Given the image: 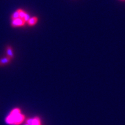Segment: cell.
I'll return each mask as SVG.
<instances>
[{
	"label": "cell",
	"instance_id": "cell-1",
	"mask_svg": "<svg viewBox=\"0 0 125 125\" xmlns=\"http://www.w3.org/2000/svg\"><path fill=\"white\" fill-rule=\"evenodd\" d=\"M25 119V116L21 113L19 108L12 109L9 115L5 119V121L10 125H19Z\"/></svg>",
	"mask_w": 125,
	"mask_h": 125
},
{
	"label": "cell",
	"instance_id": "cell-2",
	"mask_svg": "<svg viewBox=\"0 0 125 125\" xmlns=\"http://www.w3.org/2000/svg\"><path fill=\"white\" fill-rule=\"evenodd\" d=\"M26 23L25 20L24 19H22L21 18H17L15 20H11V25L13 27H22L24 26Z\"/></svg>",
	"mask_w": 125,
	"mask_h": 125
},
{
	"label": "cell",
	"instance_id": "cell-3",
	"mask_svg": "<svg viewBox=\"0 0 125 125\" xmlns=\"http://www.w3.org/2000/svg\"><path fill=\"white\" fill-rule=\"evenodd\" d=\"M6 56L8 58H11V60L14 58V51H13V49L11 46L8 45L6 47Z\"/></svg>",
	"mask_w": 125,
	"mask_h": 125
},
{
	"label": "cell",
	"instance_id": "cell-4",
	"mask_svg": "<svg viewBox=\"0 0 125 125\" xmlns=\"http://www.w3.org/2000/svg\"><path fill=\"white\" fill-rule=\"evenodd\" d=\"M26 123L29 125H41V120H40V118L35 117L34 118L28 119L26 121Z\"/></svg>",
	"mask_w": 125,
	"mask_h": 125
},
{
	"label": "cell",
	"instance_id": "cell-5",
	"mask_svg": "<svg viewBox=\"0 0 125 125\" xmlns=\"http://www.w3.org/2000/svg\"><path fill=\"white\" fill-rule=\"evenodd\" d=\"M11 58H8L6 56L5 57L0 58V66H5L6 65H8L11 62Z\"/></svg>",
	"mask_w": 125,
	"mask_h": 125
},
{
	"label": "cell",
	"instance_id": "cell-6",
	"mask_svg": "<svg viewBox=\"0 0 125 125\" xmlns=\"http://www.w3.org/2000/svg\"><path fill=\"white\" fill-rule=\"evenodd\" d=\"M38 21V18L37 17H33L30 18V19L27 21V23L29 26H34L37 24Z\"/></svg>",
	"mask_w": 125,
	"mask_h": 125
},
{
	"label": "cell",
	"instance_id": "cell-7",
	"mask_svg": "<svg viewBox=\"0 0 125 125\" xmlns=\"http://www.w3.org/2000/svg\"><path fill=\"white\" fill-rule=\"evenodd\" d=\"M20 18V17H19V9L17 10L16 11H15L11 16V20H15V19H17V18Z\"/></svg>",
	"mask_w": 125,
	"mask_h": 125
},
{
	"label": "cell",
	"instance_id": "cell-8",
	"mask_svg": "<svg viewBox=\"0 0 125 125\" xmlns=\"http://www.w3.org/2000/svg\"><path fill=\"white\" fill-rule=\"evenodd\" d=\"M26 15H27V13L25 12V11H24L22 9H19V17H20V18L24 20Z\"/></svg>",
	"mask_w": 125,
	"mask_h": 125
},
{
	"label": "cell",
	"instance_id": "cell-9",
	"mask_svg": "<svg viewBox=\"0 0 125 125\" xmlns=\"http://www.w3.org/2000/svg\"><path fill=\"white\" fill-rule=\"evenodd\" d=\"M24 125H28V124H27V123H25Z\"/></svg>",
	"mask_w": 125,
	"mask_h": 125
},
{
	"label": "cell",
	"instance_id": "cell-10",
	"mask_svg": "<svg viewBox=\"0 0 125 125\" xmlns=\"http://www.w3.org/2000/svg\"></svg>",
	"mask_w": 125,
	"mask_h": 125
}]
</instances>
